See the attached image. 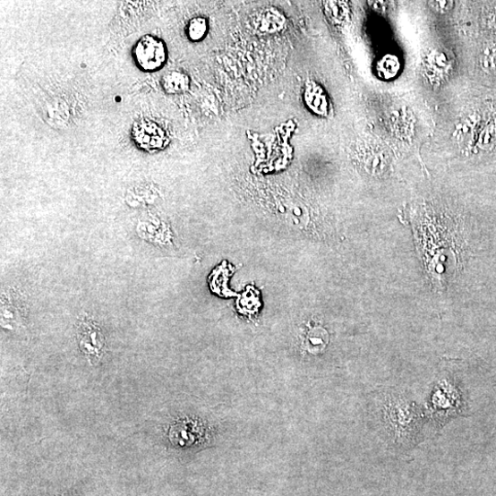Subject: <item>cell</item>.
I'll return each instance as SVG.
<instances>
[{
  "label": "cell",
  "instance_id": "cell-4",
  "mask_svg": "<svg viewBox=\"0 0 496 496\" xmlns=\"http://www.w3.org/2000/svg\"><path fill=\"white\" fill-rule=\"evenodd\" d=\"M162 87L168 94L184 93L190 89V78L181 71H172L164 76Z\"/></svg>",
  "mask_w": 496,
  "mask_h": 496
},
{
  "label": "cell",
  "instance_id": "cell-1",
  "mask_svg": "<svg viewBox=\"0 0 496 496\" xmlns=\"http://www.w3.org/2000/svg\"><path fill=\"white\" fill-rule=\"evenodd\" d=\"M137 66L145 73H155L162 68L167 58L164 42L152 35L141 38L133 49Z\"/></svg>",
  "mask_w": 496,
  "mask_h": 496
},
{
  "label": "cell",
  "instance_id": "cell-5",
  "mask_svg": "<svg viewBox=\"0 0 496 496\" xmlns=\"http://www.w3.org/2000/svg\"><path fill=\"white\" fill-rule=\"evenodd\" d=\"M208 21L203 17L192 19L187 27V35L191 41L200 42L208 32Z\"/></svg>",
  "mask_w": 496,
  "mask_h": 496
},
{
  "label": "cell",
  "instance_id": "cell-2",
  "mask_svg": "<svg viewBox=\"0 0 496 496\" xmlns=\"http://www.w3.org/2000/svg\"><path fill=\"white\" fill-rule=\"evenodd\" d=\"M132 138L139 150L147 152L161 150L168 143L166 132L154 122L146 120L134 124Z\"/></svg>",
  "mask_w": 496,
  "mask_h": 496
},
{
  "label": "cell",
  "instance_id": "cell-3",
  "mask_svg": "<svg viewBox=\"0 0 496 496\" xmlns=\"http://www.w3.org/2000/svg\"><path fill=\"white\" fill-rule=\"evenodd\" d=\"M304 100L308 107L315 114L324 115L328 112V101L322 89L316 84L307 85L304 92Z\"/></svg>",
  "mask_w": 496,
  "mask_h": 496
},
{
  "label": "cell",
  "instance_id": "cell-6",
  "mask_svg": "<svg viewBox=\"0 0 496 496\" xmlns=\"http://www.w3.org/2000/svg\"><path fill=\"white\" fill-rule=\"evenodd\" d=\"M430 4L438 11H447L449 10V6L451 7L452 4V3L448 2H434Z\"/></svg>",
  "mask_w": 496,
  "mask_h": 496
}]
</instances>
